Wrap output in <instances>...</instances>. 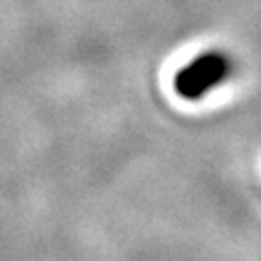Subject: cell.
Listing matches in <instances>:
<instances>
[{
	"label": "cell",
	"mask_w": 261,
	"mask_h": 261,
	"mask_svg": "<svg viewBox=\"0 0 261 261\" xmlns=\"http://www.w3.org/2000/svg\"><path fill=\"white\" fill-rule=\"evenodd\" d=\"M235 74V61L226 50L220 48H209L202 50L183 63L178 72L174 74L172 87L178 98L183 100H202L207 94H211L220 85H224L226 81H231Z\"/></svg>",
	"instance_id": "6da1fadb"
}]
</instances>
